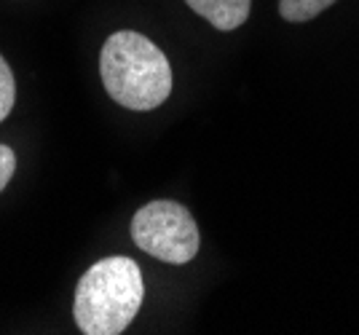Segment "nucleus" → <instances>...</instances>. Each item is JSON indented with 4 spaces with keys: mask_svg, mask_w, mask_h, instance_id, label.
<instances>
[{
    "mask_svg": "<svg viewBox=\"0 0 359 335\" xmlns=\"http://www.w3.org/2000/svg\"><path fill=\"white\" fill-rule=\"evenodd\" d=\"M185 3L198 16H204L215 30L223 32L241 27L250 16V6H252V0H185Z\"/></svg>",
    "mask_w": 359,
    "mask_h": 335,
    "instance_id": "4",
    "label": "nucleus"
},
{
    "mask_svg": "<svg viewBox=\"0 0 359 335\" xmlns=\"http://www.w3.org/2000/svg\"><path fill=\"white\" fill-rule=\"evenodd\" d=\"M332 3L335 0H279V14L287 22H311Z\"/></svg>",
    "mask_w": 359,
    "mask_h": 335,
    "instance_id": "5",
    "label": "nucleus"
},
{
    "mask_svg": "<svg viewBox=\"0 0 359 335\" xmlns=\"http://www.w3.org/2000/svg\"><path fill=\"white\" fill-rule=\"evenodd\" d=\"M100 73L113 102L153 110L172 94V67L161 48L135 30L113 32L102 46Z\"/></svg>",
    "mask_w": 359,
    "mask_h": 335,
    "instance_id": "1",
    "label": "nucleus"
},
{
    "mask_svg": "<svg viewBox=\"0 0 359 335\" xmlns=\"http://www.w3.org/2000/svg\"><path fill=\"white\" fill-rule=\"evenodd\" d=\"M142 271L132 258H105L94 263L75 287L73 314L86 335L123 333L142 306Z\"/></svg>",
    "mask_w": 359,
    "mask_h": 335,
    "instance_id": "2",
    "label": "nucleus"
},
{
    "mask_svg": "<svg viewBox=\"0 0 359 335\" xmlns=\"http://www.w3.org/2000/svg\"><path fill=\"white\" fill-rule=\"evenodd\" d=\"M16 169V156L8 145H0V191L8 185V180L14 177Z\"/></svg>",
    "mask_w": 359,
    "mask_h": 335,
    "instance_id": "7",
    "label": "nucleus"
},
{
    "mask_svg": "<svg viewBox=\"0 0 359 335\" xmlns=\"http://www.w3.org/2000/svg\"><path fill=\"white\" fill-rule=\"evenodd\" d=\"M132 239L153 258L182 266L196 258L198 252V228L194 214L177 201H150L132 217Z\"/></svg>",
    "mask_w": 359,
    "mask_h": 335,
    "instance_id": "3",
    "label": "nucleus"
},
{
    "mask_svg": "<svg viewBox=\"0 0 359 335\" xmlns=\"http://www.w3.org/2000/svg\"><path fill=\"white\" fill-rule=\"evenodd\" d=\"M16 100V86H14V73L11 67L6 64V60L0 57V121L11 113Z\"/></svg>",
    "mask_w": 359,
    "mask_h": 335,
    "instance_id": "6",
    "label": "nucleus"
}]
</instances>
